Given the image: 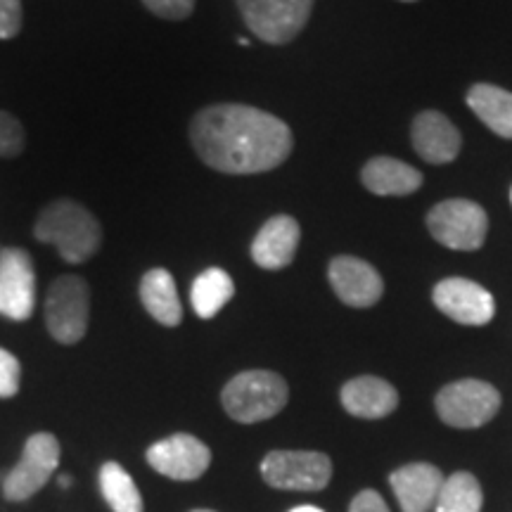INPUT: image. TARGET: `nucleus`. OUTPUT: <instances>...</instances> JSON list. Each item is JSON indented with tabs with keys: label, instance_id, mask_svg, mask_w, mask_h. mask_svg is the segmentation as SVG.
<instances>
[{
	"label": "nucleus",
	"instance_id": "f03ea898",
	"mask_svg": "<svg viewBox=\"0 0 512 512\" xmlns=\"http://www.w3.org/2000/svg\"><path fill=\"white\" fill-rule=\"evenodd\" d=\"M34 235L38 242L55 245L67 264L93 259L102 245L100 221L83 204L55 200L38 214Z\"/></svg>",
	"mask_w": 512,
	"mask_h": 512
},
{
	"label": "nucleus",
	"instance_id": "2f4dec72",
	"mask_svg": "<svg viewBox=\"0 0 512 512\" xmlns=\"http://www.w3.org/2000/svg\"><path fill=\"white\" fill-rule=\"evenodd\" d=\"M192 512H216V510H192Z\"/></svg>",
	"mask_w": 512,
	"mask_h": 512
},
{
	"label": "nucleus",
	"instance_id": "72a5a7b5",
	"mask_svg": "<svg viewBox=\"0 0 512 512\" xmlns=\"http://www.w3.org/2000/svg\"><path fill=\"white\" fill-rule=\"evenodd\" d=\"M510 200H512V190H510Z\"/></svg>",
	"mask_w": 512,
	"mask_h": 512
},
{
	"label": "nucleus",
	"instance_id": "f257e3e1",
	"mask_svg": "<svg viewBox=\"0 0 512 512\" xmlns=\"http://www.w3.org/2000/svg\"><path fill=\"white\" fill-rule=\"evenodd\" d=\"M197 157L221 174H264L290 157L294 138L283 119L249 105H211L190 121Z\"/></svg>",
	"mask_w": 512,
	"mask_h": 512
},
{
	"label": "nucleus",
	"instance_id": "7c9ffc66",
	"mask_svg": "<svg viewBox=\"0 0 512 512\" xmlns=\"http://www.w3.org/2000/svg\"><path fill=\"white\" fill-rule=\"evenodd\" d=\"M238 43H240V46H249V38H245V36H240V38H238Z\"/></svg>",
	"mask_w": 512,
	"mask_h": 512
},
{
	"label": "nucleus",
	"instance_id": "7ed1b4c3",
	"mask_svg": "<svg viewBox=\"0 0 512 512\" xmlns=\"http://www.w3.org/2000/svg\"><path fill=\"white\" fill-rule=\"evenodd\" d=\"M290 389L273 370H245L230 380L221 392L226 413L242 425L271 420L287 406Z\"/></svg>",
	"mask_w": 512,
	"mask_h": 512
},
{
	"label": "nucleus",
	"instance_id": "a211bd4d",
	"mask_svg": "<svg viewBox=\"0 0 512 512\" xmlns=\"http://www.w3.org/2000/svg\"><path fill=\"white\" fill-rule=\"evenodd\" d=\"M140 302L157 323L176 328L183 320V304L178 297L176 280L166 268H152L140 280Z\"/></svg>",
	"mask_w": 512,
	"mask_h": 512
},
{
	"label": "nucleus",
	"instance_id": "4468645a",
	"mask_svg": "<svg viewBox=\"0 0 512 512\" xmlns=\"http://www.w3.org/2000/svg\"><path fill=\"white\" fill-rule=\"evenodd\" d=\"M299 240H302V228L292 216H273L261 226L252 242L254 264L266 271H280V268L290 266L297 254Z\"/></svg>",
	"mask_w": 512,
	"mask_h": 512
},
{
	"label": "nucleus",
	"instance_id": "20e7f679",
	"mask_svg": "<svg viewBox=\"0 0 512 512\" xmlns=\"http://www.w3.org/2000/svg\"><path fill=\"white\" fill-rule=\"evenodd\" d=\"M91 316V290L81 275H60L48 287L46 325L55 342L79 344L86 337Z\"/></svg>",
	"mask_w": 512,
	"mask_h": 512
},
{
	"label": "nucleus",
	"instance_id": "a878e982",
	"mask_svg": "<svg viewBox=\"0 0 512 512\" xmlns=\"http://www.w3.org/2000/svg\"><path fill=\"white\" fill-rule=\"evenodd\" d=\"M143 5L152 15L169 19V22L188 19L192 10H195V0H143Z\"/></svg>",
	"mask_w": 512,
	"mask_h": 512
},
{
	"label": "nucleus",
	"instance_id": "5701e85b",
	"mask_svg": "<svg viewBox=\"0 0 512 512\" xmlns=\"http://www.w3.org/2000/svg\"><path fill=\"white\" fill-rule=\"evenodd\" d=\"M484 496L477 477L470 472H453L444 479L434 512H479Z\"/></svg>",
	"mask_w": 512,
	"mask_h": 512
},
{
	"label": "nucleus",
	"instance_id": "473e14b6",
	"mask_svg": "<svg viewBox=\"0 0 512 512\" xmlns=\"http://www.w3.org/2000/svg\"><path fill=\"white\" fill-rule=\"evenodd\" d=\"M403 3H415V0H403Z\"/></svg>",
	"mask_w": 512,
	"mask_h": 512
},
{
	"label": "nucleus",
	"instance_id": "f8f14e48",
	"mask_svg": "<svg viewBox=\"0 0 512 512\" xmlns=\"http://www.w3.org/2000/svg\"><path fill=\"white\" fill-rule=\"evenodd\" d=\"M432 299L444 316L463 325H486L496 313L494 294L467 278L441 280Z\"/></svg>",
	"mask_w": 512,
	"mask_h": 512
},
{
	"label": "nucleus",
	"instance_id": "c756f323",
	"mask_svg": "<svg viewBox=\"0 0 512 512\" xmlns=\"http://www.w3.org/2000/svg\"><path fill=\"white\" fill-rule=\"evenodd\" d=\"M57 482H60L62 489H69V486H72V477H67V475H60V479H57Z\"/></svg>",
	"mask_w": 512,
	"mask_h": 512
},
{
	"label": "nucleus",
	"instance_id": "9d476101",
	"mask_svg": "<svg viewBox=\"0 0 512 512\" xmlns=\"http://www.w3.org/2000/svg\"><path fill=\"white\" fill-rule=\"evenodd\" d=\"M34 309L36 268L31 254L22 247L0 249V316L24 323Z\"/></svg>",
	"mask_w": 512,
	"mask_h": 512
},
{
	"label": "nucleus",
	"instance_id": "39448f33",
	"mask_svg": "<svg viewBox=\"0 0 512 512\" xmlns=\"http://www.w3.org/2000/svg\"><path fill=\"white\" fill-rule=\"evenodd\" d=\"M57 467H60V441L55 434H31L24 444L19 463L3 479V496L10 503L29 501L50 482Z\"/></svg>",
	"mask_w": 512,
	"mask_h": 512
},
{
	"label": "nucleus",
	"instance_id": "dca6fc26",
	"mask_svg": "<svg viewBox=\"0 0 512 512\" xmlns=\"http://www.w3.org/2000/svg\"><path fill=\"white\" fill-rule=\"evenodd\" d=\"M411 138L415 152L430 164H448L460 152V133L441 112H422L415 117Z\"/></svg>",
	"mask_w": 512,
	"mask_h": 512
},
{
	"label": "nucleus",
	"instance_id": "b1692460",
	"mask_svg": "<svg viewBox=\"0 0 512 512\" xmlns=\"http://www.w3.org/2000/svg\"><path fill=\"white\" fill-rule=\"evenodd\" d=\"M24 145H27L24 126L10 112L0 110V157L10 159L22 155Z\"/></svg>",
	"mask_w": 512,
	"mask_h": 512
},
{
	"label": "nucleus",
	"instance_id": "6e6552de",
	"mask_svg": "<svg viewBox=\"0 0 512 512\" xmlns=\"http://www.w3.org/2000/svg\"><path fill=\"white\" fill-rule=\"evenodd\" d=\"M432 238L448 249L475 252L484 245L489 233V216L470 200H446L427 214Z\"/></svg>",
	"mask_w": 512,
	"mask_h": 512
},
{
	"label": "nucleus",
	"instance_id": "f3484780",
	"mask_svg": "<svg viewBox=\"0 0 512 512\" xmlns=\"http://www.w3.org/2000/svg\"><path fill=\"white\" fill-rule=\"evenodd\" d=\"M342 406L347 408L351 415L366 420H380L387 418L389 413L396 411L399 406V392L382 377L363 375L354 377L342 387Z\"/></svg>",
	"mask_w": 512,
	"mask_h": 512
},
{
	"label": "nucleus",
	"instance_id": "2eb2a0df",
	"mask_svg": "<svg viewBox=\"0 0 512 512\" xmlns=\"http://www.w3.org/2000/svg\"><path fill=\"white\" fill-rule=\"evenodd\" d=\"M444 475L430 463H411L392 472L389 484L403 512H430L437 503Z\"/></svg>",
	"mask_w": 512,
	"mask_h": 512
},
{
	"label": "nucleus",
	"instance_id": "ddd939ff",
	"mask_svg": "<svg viewBox=\"0 0 512 512\" xmlns=\"http://www.w3.org/2000/svg\"><path fill=\"white\" fill-rule=\"evenodd\" d=\"M330 285L339 299L354 309H368L380 302L384 283L368 261L356 256H337L328 268Z\"/></svg>",
	"mask_w": 512,
	"mask_h": 512
},
{
	"label": "nucleus",
	"instance_id": "aec40b11",
	"mask_svg": "<svg viewBox=\"0 0 512 512\" xmlns=\"http://www.w3.org/2000/svg\"><path fill=\"white\" fill-rule=\"evenodd\" d=\"M467 105L482 119L486 128L496 136L512 140V93L494 86V83H477L467 93Z\"/></svg>",
	"mask_w": 512,
	"mask_h": 512
},
{
	"label": "nucleus",
	"instance_id": "9b49d317",
	"mask_svg": "<svg viewBox=\"0 0 512 512\" xmlns=\"http://www.w3.org/2000/svg\"><path fill=\"white\" fill-rule=\"evenodd\" d=\"M147 465L162 477L176 482H195L211 465L209 446L192 434H171L157 444H152L145 453Z\"/></svg>",
	"mask_w": 512,
	"mask_h": 512
},
{
	"label": "nucleus",
	"instance_id": "393cba45",
	"mask_svg": "<svg viewBox=\"0 0 512 512\" xmlns=\"http://www.w3.org/2000/svg\"><path fill=\"white\" fill-rule=\"evenodd\" d=\"M19 382H22L19 358L15 354H10L8 349L0 347V399H12V396H17Z\"/></svg>",
	"mask_w": 512,
	"mask_h": 512
},
{
	"label": "nucleus",
	"instance_id": "4be33fe9",
	"mask_svg": "<svg viewBox=\"0 0 512 512\" xmlns=\"http://www.w3.org/2000/svg\"><path fill=\"white\" fill-rule=\"evenodd\" d=\"M100 494L112 512H145L143 496H140L136 482L128 475L126 467L107 460L98 472Z\"/></svg>",
	"mask_w": 512,
	"mask_h": 512
},
{
	"label": "nucleus",
	"instance_id": "cd10ccee",
	"mask_svg": "<svg viewBox=\"0 0 512 512\" xmlns=\"http://www.w3.org/2000/svg\"><path fill=\"white\" fill-rule=\"evenodd\" d=\"M349 512H389V505L377 491L366 489L351 501Z\"/></svg>",
	"mask_w": 512,
	"mask_h": 512
},
{
	"label": "nucleus",
	"instance_id": "c85d7f7f",
	"mask_svg": "<svg viewBox=\"0 0 512 512\" xmlns=\"http://www.w3.org/2000/svg\"><path fill=\"white\" fill-rule=\"evenodd\" d=\"M290 512H325V510L316 508V505H297V508H292Z\"/></svg>",
	"mask_w": 512,
	"mask_h": 512
},
{
	"label": "nucleus",
	"instance_id": "423d86ee",
	"mask_svg": "<svg viewBox=\"0 0 512 512\" xmlns=\"http://www.w3.org/2000/svg\"><path fill=\"white\" fill-rule=\"evenodd\" d=\"M316 0H238L249 31L271 46L294 41L309 22Z\"/></svg>",
	"mask_w": 512,
	"mask_h": 512
},
{
	"label": "nucleus",
	"instance_id": "0eeeda50",
	"mask_svg": "<svg viewBox=\"0 0 512 512\" xmlns=\"http://www.w3.org/2000/svg\"><path fill=\"white\" fill-rule=\"evenodd\" d=\"M437 413L446 425L475 430L494 420L501 408V394L494 384L482 380H460L446 384L437 394Z\"/></svg>",
	"mask_w": 512,
	"mask_h": 512
},
{
	"label": "nucleus",
	"instance_id": "1a4fd4ad",
	"mask_svg": "<svg viewBox=\"0 0 512 512\" xmlns=\"http://www.w3.org/2000/svg\"><path fill=\"white\" fill-rule=\"evenodd\" d=\"M268 486L283 491H320L330 484L332 463L320 451H271L261 463Z\"/></svg>",
	"mask_w": 512,
	"mask_h": 512
},
{
	"label": "nucleus",
	"instance_id": "412c9836",
	"mask_svg": "<svg viewBox=\"0 0 512 512\" xmlns=\"http://www.w3.org/2000/svg\"><path fill=\"white\" fill-rule=\"evenodd\" d=\"M235 294L233 278L223 268H207L195 278L190 290V302L195 313L204 320L214 318Z\"/></svg>",
	"mask_w": 512,
	"mask_h": 512
},
{
	"label": "nucleus",
	"instance_id": "6ab92c4d",
	"mask_svg": "<svg viewBox=\"0 0 512 512\" xmlns=\"http://www.w3.org/2000/svg\"><path fill=\"white\" fill-rule=\"evenodd\" d=\"M361 181L370 192L382 197L411 195L422 185V174L411 164L394 157H375L363 166Z\"/></svg>",
	"mask_w": 512,
	"mask_h": 512
},
{
	"label": "nucleus",
	"instance_id": "bb28decb",
	"mask_svg": "<svg viewBox=\"0 0 512 512\" xmlns=\"http://www.w3.org/2000/svg\"><path fill=\"white\" fill-rule=\"evenodd\" d=\"M22 29V0H0V38L8 41Z\"/></svg>",
	"mask_w": 512,
	"mask_h": 512
}]
</instances>
